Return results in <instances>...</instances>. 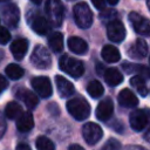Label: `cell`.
<instances>
[{
  "instance_id": "obj_42",
  "label": "cell",
  "mask_w": 150,
  "mask_h": 150,
  "mask_svg": "<svg viewBox=\"0 0 150 150\" xmlns=\"http://www.w3.org/2000/svg\"><path fill=\"white\" fill-rule=\"evenodd\" d=\"M1 59H2V53H1V50H0V61H1Z\"/></svg>"
},
{
  "instance_id": "obj_4",
  "label": "cell",
  "mask_w": 150,
  "mask_h": 150,
  "mask_svg": "<svg viewBox=\"0 0 150 150\" xmlns=\"http://www.w3.org/2000/svg\"><path fill=\"white\" fill-rule=\"evenodd\" d=\"M46 13L53 26H61L64 18V7L60 0H47Z\"/></svg>"
},
{
  "instance_id": "obj_14",
  "label": "cell",
  "mask_w": 150,
  "mask_h": 150,
  "mask_svg": "<svg viewBox=\"0 0 150 150\" xmlns=\"http://www.w3.org/2000/svg\"><path fill=\"white\" fill-rule=\"evenodd\" d=\"M55 83H56V88H57L59 95L61 97H63V98L69 97L75 93L74 84L69 80H67L66 77H63L61 75H56L55 76Z\"/></svg>"
},
{
  "instance_id": "obj_5",
  "label": "cell",
  "mask_w": 150,
  "mask_h": 150,
  "mask_svg": "<svg viewBox=\"0 0 150 150\" xmlns=\"http://www.w3.org/2000/svg\"><path fill=\"white\" fill-rule=\"evenodd\" d=\"M30 62L39 69H48L52 66L50 53L46 47L38 45L30 55Z\"/></svg>"
},
{
  "instance_id": "obj_31",
  "label": "cell",
  "mask_w": 150,
  "mask_h": 150,
  "mask_svg": "<svg viewBox=\"0 0 150 150\" xmlns=\"http://www.w3.org/2000/svg\"><path fill=\"white\" fill-rule=\"evenodd\" d=\"M11 40V34L7 28L0 26V45H6Z\"/></svg>"
},
{
  "instance_id": "obj_44",
  "label": "cell",
  "mask_w": 150,
  "mask_h": 150,
  "mask_svg": "<svg viewBox=\"0 0 150 150\" xmlns=\"http://www.w3.org/2000/svg\"><path fill=\"white\" fill-rule=\"evenodd\" d=\"M149 62H150V59H149Z\"/></svg>"
},
{
  "instance_id": "obj_18",
  "label": "cell",
  "mask_w": 150,
  "mask_h": 150,
  "mask_svg": "<svg viewBox=\"0 0 150 150\" xmlns=\"http://www.w3.org/2000/svg\"><path fill=\"white\" fill-rule=\"evenodd\" d=\"M11 53L16 60H22L28 50V41L26 39H16L11 45Z\"/></svg>"
},
{
  "instance_id": "obj_29",
  "label": "cell",
  "mask_w": 150,
  "mask_h": 150,
  "mask_svg": "<svg viewBox=\"0 0 150 150\" xmlns=\"http://www.w3.org/2000/svg\"><path fill=\"white\" fill-rule=\"evenodd\" d=\"M35 146L38 150H55L54 143L46 136H39L35 141Z\"/></svg>"
},
{
  "instance_id": "obj_15",
  "label": "cell",
  "mask_w": 150,
  "mask_h": 150,
  "mask_svg": "<svg viewBox=\"0 0 150 150\" xmlns=\"http://www.w3.org/2000/svg\"><path fill=\"white\" fill-rule=\"evenodd\" d=\"M148 54V45L143 39H137L128 49V55L131 59H143Z\"/></svg>"
},
{
  "instance_id": "obj_6",
  "label": "cell",
  "mask_w": 150,
  "mask_h": 150,
  "mask_svg": "<svg viewBox=\"0 0 150 150\" xmlns=\"http://www.w3.org/2000/svg\"><path fill=\"white\" fill-rule=\"evenodd\" d=\"M129 21L134 30L142 36H150V20L136 12L129 14Z\"/></svg>"
},
{
  "instance_id": "obj_41",
  "label": "cell",
  "mask_w": 150,
  "mask_h": 150,
  "mask_svg": "<svg viewBox=\"0 0 150 150\" xmlns=\"http://www.w3.org/2000/svg\"><path fill=\"white\" fill-rule=\"evenodd\" d=\"M146 5H148V8L150 9V0H146Z\"/></svg>"
},
{
  "instance_id": "obj_39",
  "label": "cell",
  "mask_w": 150,
  "mask_h": 150,
  "mask_svg": "<svg viewBox=\"0 0 150 150\" xmlns=\"http://www.w3.org/2000/svg\"><path fill=\"white\" fill-rule=\"evenodd\" d=\"M107 1H108L110 5H116V4H117L120 0H107Z\"/></svg>"
},
{
  "instance_id": "obj_37",
  "label": "cell",
  "mask_w": 150,
  "mask_h": 150,
  "mask_svg": "<svg viewBox=\"0 0 150 150\" xmlns=\"http://www.w3.org/2000/svg\"><path fill=\"white\" fill-rule=\"evenodd\" d=\"M68 150H84V149L81 145H79V144H71Z\"/></svg>"
},
{
  "instance_id": "obj_3",
  "label": "cell",
  "mask_w": 150,
  "mask_h": 150,
  "mask_svg": "<svg viewBox=\"0 0 150 150\" xmlns=\"http://www.w3.org/2000/svg\"><path fill=\"white\" fill-rule=\"evenodd\" d=\"M74 19L80 28H89L93 23V12L86 2H79L73 8Z\"/></svg>"
},
{
  "instance_id": "obj_38",
  "label": "cell",
  "mask_w": 150,
  "mask_h": 150,
  "mask_svg": "<svg viewBox=\"0 0 150 150\" xmlns=\"http://www.w3.org/2000/svg\"><path fill=\"white\" fill-rule=\"evenodd\" d=\"M149 121H150V114H149ZM144 137L150 142V127H149V129H148V131L145 132V135H144Z\"/></svg>"
},
{
  "instance_id": "obj_35",
  "label": "cell",
  "mask_w": 150,
  "mask_h": 150,
  "mask_svg": "<svg viewBox=\"0 0 150 150\" xmlns=\"http://www.w3.org/2000/svg\"><path fill=\"white\" fill-rule=\"evenodd\" d=\"M116 12L115 11H104L102 14H101V18L104 19V18H110V16H115Z\"/></svg>"
},
{
  "instance_id": "obj_26",
  "label": "cell",
  "mask_w": 150,
  "mask_h": 150,
  "mask_svg": "<svg viewBox=\"0 0 150 150\" xmlns=\"http://www.w3.org/2000/svg\"><path fill=\"white\" fill-rule=\"evenodd\" d=\"M87 91H88V94H89L93 98H98V97H101V96L103 95L104 88H103V86L101 84L100 81L93 80V81H90V82L88 83V86H87Z\"/></svg>"
},
{
  "instance_id": "obj_13",
  "label": "cell",
  "mask_w": 150,
  "mask_h": 150,
  "mask_svg": "<svg viewBox=\"0 0 150 150\" xmlns=\"http://www.w3.org/2000/svg\"><path fill=\"white\" fill-rule=\"evenodd\" d=\"M114 112V103L110 98H105L101 101L96 108V117L98 121L107 122Z\"/></svg>"
},
{
  "instance_id": "obj_8",
  "label": "cell",
  "mask_w": 150,
  "mask_h": 150,
  "mask_svg": "<svg viewBox=\"0 0 150 150\" xmlns=\"http://www.w3.org/2000/svg\"><path fill=\"white\" fill-rule=\"evenodd\" d=\"M28 22L30 25V28L39 35H46L49 33L50 26L48 20L42 16L39 12H33L28 15Z\"/></svg>"
},
{
  "instance_id": "obj_27",
  "label": "cell",
  "mask_w": 150,
  "mask_h": 150,
  "mask_svg": "<svg viewBox=\"0 0 150 150\" xmlns=\"http://www.w3.org/2000/svg\"><path fill=\"white\" fill-rule=\"evenodd\" d=\"M22 112L23 111H22L21 105L19 103H16V102H9V103H7V105L5 108V115L9 120L18 118Z\"/></svg>"
},
{
  "instance_id": "obj_30",
  "label": "cell",
  "mask_w": 150,
  "mask_h": 150,
  "mask_svg": "<svg viewBox=\"0 0 150 150\" xmlns=\"http://www.w3.org/2000/svg\"><path fill=\"white\" fill-rule=\"evenodd\" d=\"M121 149H122L121 143L115 138H110L109 141H107L102 148V150H121Z\"/></svg>"
},
{
  "instance_id": "obj_22",
  "label": "cell",
  "mask_w": 150,
  "mask_h": 150,
  "mask_svg": "<svg viewBox=\"0 0 150 150\" xmlns=\"http://www.w3.org/2000/svg\"><path fill=\"white\" fill-rule=\"evenodd\" d=\"M101 56L102 59L105 61V62H109V63H115L117 62L120 59H121V54H120V50L112 46V45H107L102 48V52H101Z\"/></svg>"
},
{
  "instance_id": "obj_19",
  "label": "cell",
  "mask_w": 150,
  "mask_h": 150,
  "mask_svg": "<svg viewBox=\"0 0 150 150\" xmlns=\"http://www.w3.org/2000/svg\"><path fill=\"white\" fill-rule=\"evenodd\" d=\"M34 127V118L32 112L23 111L18 118H16V128L20 132H28Z\"/></svg>"
},
{
  "instance_id": "obj_10",
  "label": "cell",
  "mask_w": 150,
  "mask_h": 150,
  "mask_svg": "<svg viewBox=\"0 0 150 150\" xmlns=\"http://www.w3.org/2000/svg\"><path fill=\"white\" fill-rule=\"evenodd\" d=\"M32 87L35 90V93L41 96L42 98H47L53 94V88H52V83L50 80L47 76H36L33 77L32 81Z\"/></svg>"
},
{
  "instance_id": "obj_36",
  "label": "cell",
  "mask_w": 150,
  "mask_h": 150,
  "mask_svg": "<svg viewBox=\"0 0 150 150\" xmlns=\"http://www.w3.org/2000/svg\"><path fill=\"white\" fill-rule=\"evenodd\" d=\"M15 150H32V149H30L29 145H27L25 143H20V144L16 145V149Z\"/></svg>"
},
{
  "instance_id": "obj_23",
  "label": "cell",
  "mask_w": 150,
  "mask_h": 150,
  "mask_svg": "<svg viewBox=\"0 0 150 150\" xmlns=\"http://www.w3.org/2000/svg\"><path fill=\"white\" fill-rule=\"evenodd\" d=\"M104 81L111 86V87H115V86H118L120 83L123 82V75L116 69V68H108L104 70Z\"/></svg>"
},
{
  "instance_id": "obj_17",
  "label": "cell",
  "mask_w": 150,
  "mask_h": 150,
  "mask_svg": "<svg viewBox=\"0 0 150 150\" xmlns=\"http://www.w3.org/2000/svg\"><path fill=\"white\" fill-rule=\"evenodd\" d=\"M118 103L120 105L124 107V108H135L138 104V98L137 96L130 90V89H122L118 94Z\"/></svg>"
},
{
  "instance_id": "obj_20",
  "label": "cell",
  "mask_w": 150,
  "mask_h": 150,
  "mask_svg": "<svg viewBox=\"0 0 150 150\" xmlns=\"http://www.w3.org/2000/svg\"><path fill=\"white\" fill-rule=\"evenodd\" d=\"M122 68L128 74H136L144 79H150V67L136 63H123Z\"/></svg>"
},
{
  "instance_id": "obj_7",
  "label": "cell",
  "mask_w": 150,
  "mask_h": 150,
  "mask_svg": "<svg viewBox=\"0 0 150 150\" xmlns=\"http://www.w3.org/2000/svg\"><path fill=\"white\" fill-rule=\"evenodd\" d=\"M1 14L4 22L9 28L18 27V23L20 21V11L19 7L15 4H8L1 7Z\"/></svg>"
},
{
  "instance_id": "obj_2",
  "label": "cell",
  "mask_w": 150,
  "mask_h": 150,
  "mask_svg": "<svg viewBox=\"0 0 150 150\" xmlns=\"http://www.w3.org/2000/svg\"><path fill=\"white\" fill-rule=\"evenodd\" d=\"M59 67L62 71H64L66 74H68V75H70L75 79L81 77L84 73L83 62L75 59V57L68 56V55L61 56V59L59 61Z\"/></svg>"
},
{
  "instance_id": "obj_12",
  "label": "cell",
  "mask_w": 150,
  "mask_h": 150,
  "mask_svg": "<svg viewBox=\"0 0 150 150\" xmlns=\"http://www.w3.org/2000/svg\"><path fill=\"white\" fill-rule=\"evenodd\" d=\"M107 35L112 42H122L125 38V27L120 20H111L107 26Z\"/></svg>"
},
{
  "instance_id": "obj_9",
  "label": "cell",
  "mask_w": 150,
  "mask_h": 150,
  "mask_svg": "<svg viewBox=\"0 0 150 150\" xmlns=\"http://www.w3.org/2000/svg\"><path fill=\"white\" fill-rule=\"evenodd\" d=\"M82 136L88 144L94 145L102 138L103 131L98 124H96L94 122H88L82 128Z\"/></svg>"
},
{
  "instance_id": "obj_28",
  "label": "cell",
  "mask_w": 150,
  "mask_h": 150,
  "mask_svg": "<svg viewBox=\"0 0 150 150\" xmlns=\"http://www.w3.org/2000/svg\"><path fill=\"white\" fill-rule=\"evenodd\" d=\"M5 73H6V75L9 79H12V80H19V79H21L23 76V73L25 71H23V69L20 66H18L15 63H11V64H8L6 67Z\"/></svg>"
},
{
  "instance_id": "obj_33",
  "label": "cell",
  "mask_w": 150,
  "mask_h": 150,
  "mask_svg": "<svg viewBox=\"0 0 150 150\" xmlns=\"http://www.w3.org/2000/svg\"><path fill=\"white\" fill-rule=\"evenodd\" d=\"M5 131H6V122H5V117H4V115L0 112V138L4 136Z\"/></svg>"
},
{
  "instance_id": "obj_25",
  "label": "cell",
  "mask_w": 150,
  "mask_h": 150,
  "mask_svg": "<svg viewBox=\"0 0 150 150\" xmlns=\"http://www.w3.org/2000/svg\"><path fill=\"white\" fill-rule=\"evenodd\" d=\"M130 84L136 89V91L142 95V96H146L148 95V87L145 84V81H144V77L139 76V75H136V76H132L130 79Z\"/></svg>"
},
{
  "instance_id": "obj_1",
  "label": "cell",
  "mask_w": 150,
  "mask_h": 150,
  "mask_svg": "<svg viewBox=\"0 0 150 150\" xmlns=\"http://www.w3.org/2000/svg\"><path fill=\"white\" fill-rule=\"evenodd\" d=\"M68 112L77 121H84L90 115V105L83 97H74L67 102Z\"/></svg>"
},
{
  "instance_id": "obj_40",
  "label": "cell",
  "mask_w": 150,
  "mask_h": 150,
  "mask_svg": "<svg viewBox=\"0 0 150 150\" xmlns=\"http://www.w3.org/2000/svg\"><path fill=\"white\" fill-rule=\"evenodd\" d=\"M33 4H35V5H40L41 2H42V0H30Z\"/></svg>"
},
{
  "instance_id": "obj_21",
  "label": "cell",
  "mask_w": 150,
  "mask_h": 150,
  "mask_svg": "<svg viewBox=\"0 0 150 150\" xmlns=\"http://www.w3.org/2000/svg\"><path fill=\"white\" fill-rule=\"evenodd\" d=\"M68 48L75 53V54H79V55H82V54H86L87 50H88V45L87 42L81 39V38H77V36H71L68 39Z\"/></svg>"
},
{
  "instance_id": "obj_24",
  "label": "cell",
  "mask_w": 150,
  "mask_h": 150,
  "mask_svg": "<svg viewBox=\"0 0 150 150\" xmlns=\"http://www.w3.org/2000/svg\"><path fill=\"white\" fill-rule=\"evenodd\" d=\"M48 46L54 53H60L63 49V35L60 32H54L48 36Z\"/></svg>"
},
{
  "instance_id": "obj_16",
  "label": "cell",
  "mask_w": 150,
  "mask_h": 150,
  "mask_svg": "<svg viewBox=\"0 0 150 150\" xmlns=\"http://www.w3.org/2000/svg\"><path fill=\"white\" fill-rule=\"evenodd\" d=\"M16 97L21 102H23L25 105L28 109H34L38 105V103H39L38 96L33 91L28 90L27 88H20V89H18L16 90Z\"/></svg>"
},
{
  "instance_id": "obj_11",
  "label": "cell",
  "mask_w": 150,
  "mask_h": 150,
  "mask_svg": "<svg viewBox=\"0 0 150 150\" xmlns=\"http://www.w3.org/2000/svg\"><path fill=\"white\" fill-rule=\"evenodd\" d=\"M149 114H146L142 109L134 110L129 116V123L132 130L135 131H142L145 129V127L149 124Z\"/></svg>"
},
{
  "instance_id": "obj_34",
  "label": "cell",
  "mask_w": 150,
  "mask_h": 150,
  "mask_svg": "<svg viewBox=\"0 0 150 150\" xmlns=\"http://www.w3.org/2000/svg\"><path fill=\"white\" fill-rule=\"evenodd\" d=\"M7 87H8V82H7V80L5 79L4 75H0V93H2Z\"/></svg>"
},
{
  "instance_id": "obj_32",
  "label": "cell",
  "mask_w": 150,
  "mask_h": 150,
  "mask_svg": "<svg viewBox=\"0 0 150 150\" xmlns=\"http://www.w3.org/2000/svg\"><path fill=\"white\" fill-rule=\"evenodd\" d=\"M95 8L97 9H104L105 7V0H90Z\"/></svg>"
},
{
  "instance_id": "obj_43",
  "label": "cell",
  "mask_w": 150,
  "mask_h": 150,
  "mask_svg": "<svg viewBox=\"0 0 150 150\" xmlns=\"http://www.w3.org/2000/svg\"><path fill=\"white\" fill-rule=\"evenodd\" d=\"M5 1H7V0H0V2H5Z\"/></svg>"
}]
</instances>
